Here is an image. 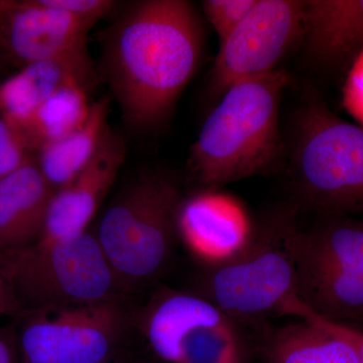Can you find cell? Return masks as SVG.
<instances>
[{"instance_id": "obj_1", "label": "cell", "mask_w": 363, "mask_h": 363, "mask_svg": "<svg viewBox=\"0 0 363 363\" xmlns=\"http://www.w3.org/2000/svg\"><path fill=\"white\" fill-rule=\"evenodd\" d=\"M102 77L125 123L138 130L164 123L194 76L201 21L185 0L131 4L102 35Z\"/></svg>"}, {"instance_id": "obj_2", "label": "cell", "mask_w": 363, "mask_h": 363, "mask_svg": "<svg viewBox=\"0 0 363 363\" xmlns=\"http://www.w3.org/2000/svg\"><path fill=\"white\" fill-rule=\"evenodd\" d=\"M289 75L283 69L228 88L191 149V171L209 190L259 175L281 154L279 106Z\"/></svg>"}, {"instance_id": "obj_3", "label": "cell", "mask_w": 363, "mask_h": 363, "mask_svg": "<svg viewBox=\"0 0 363 363\" xmlns=\"http://www.w3.org/2000/svg\"><path fill=\"white\" fill-rule=\"evenodd\" d=\"M182 202L174 179L147 173L121 189L105 210L94 233L124 290L154 279L169 262Z\"/></svg>"}, {"instance_id": "obj_4", "label": "cell", "mask_w": 363, "mask_h": 363, "mask_svg": "<svg viewBox=\"0 0 363 363\" xmlns=\"http://www.w3.org/2000/svg\"><path fill=\"white\" fill-rule=\"evenodd\" d=\"M23 311L123 298L124 289L89 230L0 253Z\"/></svg>"}, {"instance_id": "obj_5", "label": "cell", "mask_w": 363, "mask_h": 363, "mask_svg": "<svg viewBox=\"0 0 363 363\" xmlns=\"http://www.w3.org/2000/svg\"><path fill=\"white\" fill-rule=\"evenodd\" d=\"M298 231L293 215L286 212L253 226L247 243L205 277L202 297L227 317L292 315L300 304L295 262Z\"/></svg>"}, {"instance_id": "obj_6", "label": "cell", "mask_w": 363, "mask_h": 363, "mask_svg": "<svg viewBox=\"0 0 363 363\" xmlns=\"http://www.w3.org/2000/svg\"><path fill=\"white\" fill-rule=\"evenodd\" d=\"M296 180L315 204L363 209V128L310 105L296 124L292 150Z\"/></svg>"}, {"instance_id": "obj_7", "label": "cell", "mask_w": 363, "mask_h": 363, "mask_svg": "<svg viewBox=\"0 0 363 363\" xmlns=\"http://www.w3.org/2000/svg\"><path fill=\"white\" fill-rule=\"evenodd\" d=\"M16 327L20 363H107L128 336L123 298L23 312Z\"/></svg>"}, {"instance_id": "obj_8", "label": "cell", "mask_w": 363, "mask_h": 363, "mask_svg": "<svg viewBox=\"0 0 363 363\" xmlns=\"http://www.w3.org/2000/svg\"><path fill=\"white\" fill-rule=\"evenodd\" d=\"M297 296L330 321L363 315V228L336 224L298 231Z\"/></svg>"}, {"instance_id": "obj_9", "label": "cell", "mask_w": 363, "mask_h": 363, "mask_svg": "<svg viewBox=\"0 0 363 363\" xmlns=\"http://www.w3.org/2000/svg\"><path fill=\"white\" fill-rule=\"evenodd\" d=\"M305 0H259L223 42L210 74V91L222 96L231 86L276 70L302 35Z\"/></svg>"}, {"instance_id": "obj_10", "label": "cell", "mask_w": 363, "mask_h": 363, "mask_svg": "<svg viewBox=\"0 0 363 363\" xmlns=\"http://www.w3.org/2000/svg\"><path fill=\"white\" fill-rule=\"evenodd\" d=\"M94 26L44 0H0V63L18 71L42 60L88 51Z\"/></svg>"}, {"instance_id": "obj_11", "label": "cell", "mask_w": 363, "mask_h": 363, "mask_svg": "<svg viewBox=\"0 0 363 363\" xmlns=\"http://www.w3.org/2000/svg\"><path fill=\"white\" fill-rule=\"evenodd\" d=\"M125 157L123 138L109 128L89 164L68 184L55 191L38 242H52L88 230L116 183Z\"/></svg>"}, {"instance_id": "obj_12", "label": "cell", "mask_w": 363, "mask_h": 363, "mask_svg": "<svg viewBox=\"0 0 363 363\" xmlns=\"http://www.w3.org/2000/svg\"><path fill=\"white\" fill-rule=\"evenodd\" d=\"M177 226L191 252L214 266L238 252L253 228L240 203L214 190L183 200Z\"/></svg>"}, {"instance_id": "obj_13", "label": "cell", "mask_w": 363, "mask_h": 363, "mask_svg": "<svg viewBox=\"0 0 363 363\" xmlns=\"http://www.w3.org/2000/svg\"><path fill=\"white\" fill-rule=\"evenodd\" d=\"M95 77L88 51L30 64L0 84V114L23 125L40 105L67 83L78 80L91 88Z\"/></svg>"}, {"instance_id": "obj_14", "label": "cell", "mask_w": 363, "mask_h": 363, "mask_svg": "<svg viewBox=\"0 0 363 363\" xmlns=\"http://www.w3.org/2000/svg\"><path fill=\"white\" fill-rule=\"evenodd\" d=\"M54 193L35 160L0 180V253L40 240Z\"/></svg>"}, {"instance_id": "obj_15", "label": "cell", "mask_w": 363, "mask_h": 363, "mask_svg": "<svg viewBox=\"0 0 363 363\" xmlns=\"http://www.w3.org/2000/svg\"><path fill=\"white\" fill-rule=\"evenodd\" d=\"M301 39L318 63L354 60L363 51V0H305Z\"/></svg>"}, {"instance_id": "obj_16", "label": "cell", "mask_w": 363, "mask_h": 363, "mask_svg": "<svg viewBox=\"0 0 363 363\" xmlns=\"http://www.w3.org/2000/svg\"><path fill=\"white\" fill-rule=\"evenodd\" d=\"M228 317L202 296L169 293L150 305L143 319V333L157 357L180 363L181 346L200 327L223 323Z\"/></svg>"}, {"instance_id": "obj_17", "label": "cell", "mask_w": 363, "mask_h": 363, "mask_svg": "<svg viewBox=\"0 0 363 363\" xmlns=\"http://www.w3.org/2000/svg\"><path fill=\"white\" fill-rule=\"evenodd\" d=\"M111 100L104 97L92 102L85 123L38 152V166L55 191L63 187L89 164L108 130Z\"/></svg>"}, {"instance_id": "obj_18", "label": "cell", "mask_w": 363, "mask_h": 363, "mask_svg": "<svg viewBox=\"0 0 363 363\" xmlns=\"http://www.w3.org/2000/svg\"><path fill=\"white\" fill-rule=\"evenodd\" d=\"M301 320L274 334L267 363H360L347 341L312 320Z\"/></svg>"}, {"instance_id": "obj_19", "label": "cell", "mask_w": 363, "mask_h": 363, "mask_svg": "<svg viewBox=\"0 0 363 363\" xmlns=\"http://www.w3.org/2000/svg\"><path fill=\"white\" fill-rule=\"evenodd\" d=\"M89 89L81 81L67 83L40 105L28 123L21 125L35 154L45 145L70 135L85 123L92 105L88 97Z\"/></svg>"}, {"instance_id": "obj_20", "label": "cell", "mask_w": 363, "mask_h": 363, "mask_svg": "<svg viewBox=\"0 0 363 363\" xmlns=\"http://www.w3.org/2000/svg\"><path fill=\"white\" fill-rule=\"evenodd\" d=\"M180 363H240V346L230 321L191 332L182 343Z\"/></svg>"}, {"instance_id": "obj_21", "label": "cell", "mask_w": 363, "mask_h": 363, "mask_svg": "<svg viewBox=\"0 0 363 363\" xmlns=\"http://www.w3.org/2000/svg\"><path fill=\"white\" fill-rule=\"evenodd\" d=\"M35 154L25 130L0 114V180L35 161Z\"/></svg>"}, {"instance_id": "obj_22", "label": "cell", "mask_w": 363, "mask_h": 363, "mask_svg": "<svg viewBox=\"0 0 363 363\" xmlns=\"http://www.w3.org/2000/svg\"><path fill=\"white\" fill-rule=\"evenodd\" d=\"M259 0H206L203 11L222 43L238 28Z\"/></svg>"}, {"instance_id": "obj_23", "label": "cell", "mask_w": 363, "mask_h": 363, "mask_svg": "<svg viewBox=\"0 0 363 363\" xmlns=\"http://www.w3.org/2000/svg\"><path fill=\"white\" fill-rule=\"evenodd\" d=\"M47 6L81 18L96 23L108 16L116 7L111 0H44Z\"/></svg>"}, {"instance_id": "obj_24", "label": "cell", "mask_w": 363, "mask_h": 363, "mask_svg": "<svg viewBox=\"0 0 363 363\" xmlns=\"http://www.w3.org/2000/svg\"><path fill=\"white\" fill-rule=\"evenodd\" d=\"M342 104L358 125L363 128V51L353 60L344 83Z\"/></svg>"}, {"instance_id": "obj_25", "label": "cell", "mask_w": 363, "mask_h": 363, "mask_svg": "<svg viewBox=\"0 0 363 363\" xmlns=\"http://www.w3.org/2000/svg\"><path fill=\"white\" fill-rule=\"evenodd\" d=\"M295 316L300 318V319L312 320V321L323 327L326 330L330 331L332 333L335 334V335L339 336V337L347 341L354 348L359 362L363 363V332L351 328L347 325L330 321V320L318 316V315L307 309L303 304L298 308Z\"/></svg>"}, {"instance_id": "obj_26", "label": "cell", "mask_w": 363, "mask_h": 363, "mask_svg": "<svg viewBox=\"0 0 363 363\" xmlns=\"http://www.w3.org/2000/svg\"><path fill=\"white\" fill-rule=\"evenodd\" d=\"M23 313V308L14 295L9 279L0 269V316H11L16 319Z\"/></svg>"}, {"instance_id": "obj_27", "label": "cell", "mask_w": 363, "mask_h": 363, "mask_svg": "<svg viewBox=\"0 0 363 363\" xmlns=\"http://www.w3.org/2000/svg\"><path fill=\"white\" fill-rule=\"evenodd\" d=\"M0 363H20L16 328L0 329Z\"/></svg>"}, {"instance_id": "obj_28", "label": "cell", "mask_w": 363, "mask_h": 363, "mask_svg": "<svg viewBox=\"0 0 363 363\" xmlns=\"http://www.w3.org/2000/svg\"><path fill=\"white\" fill-rule=\"evenodd\" d=\"M107 363H128V362H116V360H112L111 362Z\"/></svg>"}]
</instances>
